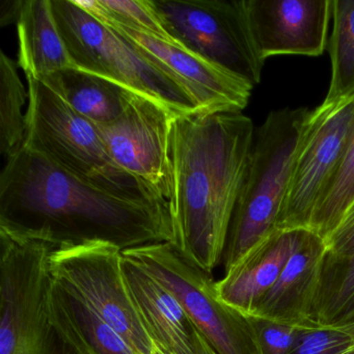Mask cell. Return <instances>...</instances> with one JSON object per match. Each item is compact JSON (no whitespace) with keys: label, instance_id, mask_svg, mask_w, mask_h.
<instances>
[{"label":"cell","instance_id":"cell-14","mask_svg":"<svg viewBox=\"0 0 354 354\" xmlns=\"http://www.w3.org/2000/svg\"><path fill=\"white\" fill-rule=\"evenodd\" d=\"M327 254L322 237L310 230H298L293 252L277 283L250 313L283 322H316L315 304Z\"/></svg>","mask_w":354,"mask_h":354},{"label":"cell","instance_id":"cell-24","mask_svg":"<svg viewBox=\"0 0 354 354\" xmlns=\"http://www.w3.org/2000/svg\"><path fill=\"white\" fill-rule=\"evenodd\" d=\"M78 7L95 17L107 18L145 34L178 44L165 28L153 0H74ZM181 46V45H179ZM182 47V46H181Z\"/></svg>","mask_w":354,"mask_h":354},{"label":"cell","instance_id":"cell-5","mask_svg":"<svg viewBox=\"0 0 354 354\" xmlns=\"http://www.w3.org/2000/svg\"><path fill=\"white\" fill-rule=\"evenodd\" d=\"M59 34L77 69L158 103L176 117L198 113L185 88L126 39L76 5L50 0Z\"/></svg>","mask_w":354,"mask_h":354},{"label":"cell","instance_id":"cell-8","mask_svg":"<svg viewBox=\"0 0 354 354\" xmlns=\"http://www.w3.org/2000/svg\"><path fill=\"white\" fill-rule=\"evenodd\" d=\"M178 44L260 84L263 61L248 24L245 0H153Z\"/></svg>","mask_w":354,"mask_h":354},{"label":"cell","instance_id":"cell-17","mask_svg":"<svg viewBox=\"0 0 354 354\" xmlns=\"http://www.w3.org/2000/svg\"><path fill=\"white\" fill-rule=\"evenodd\" d=\"M48 306L55 329L75 354H138L86 300L53 275Z\"/></svg>","mask_w":354,"mask_h":354},{"label":"cell","instance_id":"cell-22","mask_svg":"<svg viewBox=\"0 0 354 354\" xmlns=\"http://www.w3.org/2000/svg\"><path fill=\"white\" fill-rule=\"evenodd\" d=\"M26 92L17 64L0 53V151L6 159L24 148L26 140Z\"/></svg>","mask_w":354,"mask_h":354},{"label":"cell","instance_id":"cell-21","mask_svg":"<svg viewBox=\"0 0 354 354\" xmlns=\"http://www.w3.org/2000/svg\"><path fill=\"white\" fill-rule=\"evenodd\" d=\"M354 313V252L327 254L315 304L314 320L321 325L343 322Z\"/></svg>","mask_w":354,"mask_h":354},{"label":"cell","instance_id":"cell-31","mask_svg":"<svg viewBox=\"0 0 354 354\" xmlns=\"http://www.w3.org/2000/svg\"><path fill=\"white\" fill-rule=\"evenodd\" d=\"M341 354H354V346H352L351 348H349V349L346 350V351Z\"/></svg>","mask_w":354,"mask_h":354},{"label":"cell","instance_id":"cell-15","mask_svg":"<svg viewBox=\"0 0 354 354\" xmlns=\"http://www.w3.org/2000/svg\"><path fill=\"white\" fill-rule=\"evenodd\" d=\"M122 267L136 310L155 345L169 354H194L198 329L179 300L124 254Z\"/></svg>","mask_w":354,"mask_h":354},{"label":"cell","instance_id":"cell-4","mask_svg":"<svg viewBox=\"0 0 354 354\" xmlns=\"http://www.w3.org/2000/svg\"><path fill=\"white\" fill-rule=\"evenodd\" d=\"M57 246L0 227V354H75L49 312V259Z\"/></svg>","mask_w":354,"mask_h":354},{"label":"cell","instance_id":"cell-2","mask_svg":"<svg viewBox=\"0 0 354 354\" xmlns=\"http://www.w3.org/2000/svg\"><path fill=\"white\" fill-rule=\"evenodd\" d=\"M254 131L242 113H194L171 123L169 243L206 272L223 261Z\"/></svg>","mask_w":354,"mask_h":354},{"label":"cell","instance_id":"cell-23","mask_svg":"<svg viewBox=\"0 0 354 354\" xmlns=\"http://www.w3.org/2000/svg\"><path fill=\"white\" fill-rule=\"evenodd\" d=\"M353 204L354 126L341 161L315 209L310 231L327 241Z\"/></svg>","mask_w":354,"mask_h":354},{"label":"cell","instance_id":"cell-6","mask_svg":"<svg viewBox=\"0 0 354 354\" xmlns=\"http://www.w3.org/2000/svg\"><path fill=\"white\" fill-rule=\"evenodd\" d=\"M26 78L28 106L24 147L101 187L157 198L115 165L97 125L78 115L43 82Z\"/></svg>","mask_w":354,"mask_h":354},{"label":"cell","instance_id":"cell-32","mask_svg":"<svg viewBox=\"0 0 354 354\" xmlns=\"http://www.w3.org/2000/svg\"><path fill=\"white\" fill-rule=\"evenodd\" d=\"M348 321H354V313L352 315H350L346 320H344L343 322H348ZM342 323V322H341Z\"/></svg>","mask_w":354,"mask_h":354},{"label":"cell","instance_id":"cell-9","mask_svg":"<svg viewBox=\"0 0 354 354\" xmlns=\"http://www.w3.org/2000/svg\"><path fill=\"white\" fill-rule=\"evenodd\" d=\"M122 252L173 293L217 354H256L245 317L219 299L211 273L186 260L169 242Z\"/></svg>","mask_w":354,"mask_h":354},{"label":"cell","instance_id":"cell-30","mask_svg":"<svg viewBox=\"0 0 354 354\" xmlns=\"http://www.w3.org/2000/svg\"><path fill=\"white\" fill-rule=\"evenodd\" d=\"M154 354H169V353H167V352H165V350L161 349L160 347H158V346L156 345V349H155Z\"/></svg>","mask_w":354,"mask_h":354},{"label":"cell","instance_id":"cell-27","mask_svg":"<svg viewBox=\"0 0 354 354\" xmlns=\"http://www.w3.org/2000/svg\"><path fill=\"white\" fill-rule=\"evenodd\" d=\"M326 244L329 254L335 256H345L354 252V204L328 238Z\"/></svg>","mask_w":354,"mask_h":354},{"label":"cell","instance_id":"cell-26","mask_svg":"<svg viewBox=\"0 0 354 354\" xmlns=\"http://www.w3.org/2000/svg\"><path fill=\"white\" fill-rule=\"evenodd\" d=\"M354 346V321L318 325L290 354H341Z\"/></svg>","mask_w":354,"mask_h":354},{"label":"cell","instance_id":"cell-13","mask_svg":"<svg viewBox=\"0 0 354 354\" xmlns=\"http://www.w3.org/2000/svg\"><path fill=\"white\" fill-rule=\"evenodd\" d=\"M263 61L274 55L320 57L328 43L333 0H245Z\"/></svg>","mask_w":354,"mask_h":354},{"label":"cell","instance_id":"cell-10","mask_svg":"<svg viewBox=\"0 0 354 354\" xmlns=\"http://www.w3.org/2000/svg\"><path fill=\"white\" fill-rule=\"evenodd\" d=\"M354 126V97L310 111L296 151L279 230H310L319 200L343 156Z\"/></svg>","mask_w":354,"mask_h":354},{"label":"cell","instance_id":"cell-20","mask_svg":"<svg viewBox=\"0 0 354 354\" xmlns=\"http://www.w3.org/2000/svg\"><path fill=\"white\" fill-rule=\"evenodd\" d=\"M331 80L323 103L354 97V0H333Z\"/></svg>","mask_w":354,"mask_h":354},{"label":"cell","instance_id":"cell-12","mask_svg":"<svg viewBox=\"0 0 354 354\" xmlns=\"http://www.w3.org/2000/svg\"><path fill=\"white\" fill-rule=\"evenodd\" d=\"M95 18L121 35L149 61L174 76L189 93L198 113H242L248 106L254 86L245 78L179 45L107 18Z\"/></svg>","mask_w":354,"mask_h":354},{"label":"cell","instance_id":"cell-28","mask_svg":"<svg viewBox=\"0 0 354 354\" xmlns=\"http://www.w3.org/2000/svg\"><path fill=\"white\" fill-rule=\"evenodd\" d=\"M26 0H1L0 3V26L17 24Z\"/></svg>","mask_w":354,"mask_h":354},{"label":"cell","instance_id":"cell-25","mask_svg":"<svg viewBox=\"0 0 354 354\" xmlns=\"http://www.w3.org/2000/svg\"><path fill=\"white\" fill-rule=\"evenodd\" d=\"M248 321L256 354H290L319 323H288L242 313Z\"/></svg>","mask_w":354,"mask_h":354},{"label":"cell","instance_id":"cell-11","mask_svg":"<svg viewBox=\"0 0 354 354\" xmlns=\"http://www.w3.org/2000/svg\"><path fill=\"white\" fill-rule=\"evenodd\" d=\"M175 118L158 103L130 93L117 120L97 125L115 165L165 202L171 190L169 138Z\"/></svg>","mask_w":354,"mask_h":354},{"label":"cell","instance_id":"cell-29","mask_svg":"<svg viewBox=\"0 0 354 354\" xmlns=\"http://www.w3.org/2000/svg\"><path fill=\"white\" fill-rule=\"evenodd\" d=\"M194 354H217L216 351L213 349L212 346L205 339L204 335H201L198 330L196 333Z\"/></svg>","mask_w":354,"mask_h":354},{"label":"cell","instance_id":"cell-16","mask_svg":"<svg viewBox=\"0 0 354 354\" xmlns=\"http://www.w3.org/2000/svg\"><path fill=\"white\" fill-rule=\"evenodd\" d=\"M298 230H277L225 271L215 283L221 301L240 313H250L277 283L287 264Z\"/></svg>","mask_w":354,"mask_h":354},{"label":"cell","instance_id":"cell-18","mask_svg":"<svg viewBox=\"0 0 354 354\" xmlns=\"http://www.w3.org/2000/svg\"><path fill=\"white\" fill-rule=\"evenodd\" d=\"M18 66L26 76L43 80L67 69H77L59 34L50 0H26L17 24Z\"/></svg>","mask_w":354,"mask_h":354},{"label":"cell","instance_id":"cell-7","mask_svg":"<svg viewBox=\"0 0 354 354\" xmlns=\"http://www.w3.org/2000/svg\"><path fill=\"white\" fill-rule=\"evenodd\" d=\"M122 250L106 242L63 244L49 259L51 275L90 304L138 354H154L156 345L147 331L128 289Z\"/></svg>","mask_w":354,"mask_h":354},{"label":"cell","instance_id":"cell-19","mask_svg":"<svg viewBox=\"0 0 354 354\" xmlns=\"http://www.w3.org/2000/svg\"><path fill=\"white\" fill-rule=\"evenodd\" d=\"M41 82L95 125L117 120L125 109L130 94L121 86L80 69L55 72Z\"/></svg>","mask_w":354,"mask_h":354},{"label":"cell","instance_id":"cell-3","mask_svg":"<svg viewBox=\"0 0 354 354\" xmlns=\"http://www.w3.org/2000/svg\"><path fill=\"white\" fill-rule=\"evenodd\" d=\"M306 107L273 111L254 131L223 261L225 271L279 230Z\"/></svg>","mask_w":354,"mask_h":354},{"label":"cell","instance_id":"cell-1","mask_svg":"<svg viewBox=\"0 0 354 354\" xmlns=\"http://www.w3.org/2000/svg\"><path fill=\"white\" fill-rule=\"evenodd\" d=\"M0 227L57 245L106 242L122 252L171 242L165 201L120 194L24 147L0 176Z\"/></svg>","mask_w":354,"mask_h":354}]
</instances>
